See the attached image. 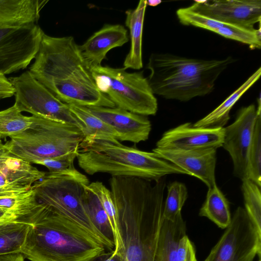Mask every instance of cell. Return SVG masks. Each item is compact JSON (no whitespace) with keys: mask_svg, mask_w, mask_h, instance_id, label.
<instances>
[{"mask_svg":"<svg viewBox=\"0 0 261 261\" xmlns=\"http://www.w3.org/2000/svg\"><path fill=\"white\" fill-rule=\"evenodd\" d=\"M29 221L21 253L31 261H92L108 251L84 228L41 203Z\"/></svg>","mask_w":261,"mask_h":261,"instance_id":"3","label":"cell"},{"mask_svg":"<svg viewBox=\"0 0 261 261\" xmlns=\"http://www.w3.org/2000/svg\"><path fill=\"white\" fill-rule=\"evenodd\" d=\"M30 215H25L17 212L0 208V225L19 219H24Z\"/></svg>","mask_w":261,"mask_h":261,"instance_id":"35","label":"cell"},{"mask_svg":"<svg viewBox=\"0 0 261 261\" xmlns=\"http://www.w3.org/2000/svg\"><path fill=\"white\" fill-rule=\"evenodd\" d=\"M30 215L0 225V255L21 253L31 226Z\"/></svg>","mask_w":261,"mask_h":261,"instance_id":"25","label":"cell"},{"mask_svg":"<svg viewBox=\"0 0 261 261\" xmlns=\"http://www.w3.org/2000/svg\"><path fill=\"white\" fill-rule=\"evenodd\" d=\"M179 22L184 25H193L216 33L226 23L193 12L187 8H182L176 11Z\"/></svg>","mask_w":261,"mask_h":261,"instance_id":"32","label":"cell"},{"mask_svg":"<svg viewBox=\"0 0 261 261\" xmlns=\"http://www.w3.org/2000/svg\"><path fill=\"white\" fill-rule=\"evenodd\" d=\"M159 158L183 169L203 181L208 189L217 185L215 178L217 149L197 150L152 149Z\"/></svg>","mask_w":261,"mask_h":261,"instance_id":"15","label":"cell"},{"mask_svg":"<svg viewBox=\"0 0 261 261\" xmlns=\"http://www.w3.org/2000/svg\"><path fill=\"white\" fill-rule=\"evenodd\" d=\"M83 200L93 224L104 237L114 244L109 218L101 204L93 182L85 187Z\"/></svg>","mask_w":261,"mask_h":261,"instance_id":"26","label":"cell"},{"mask_svg":"<svg viewBox=\"0 0 261 261\" xmlns=\"http://www.w3.org/2000/svg\"><path fill=\"white\" fill-rule=\"evenodd\" d=\"M24 131L5 143L10 154L31 164L78 154L84 137L76 126L37 115Z\"/></svg>","mask_w":261,"mask_h":261,"instance_id":"6","label":"cell"},{"mask_svg":"<svg viewBox=\"0 0 261 261\" xmlns=\"http://www.w3.org/2000/svg\"><path fill=\"white\" fill-rule=\"evenodd\" d=\"M11 156L8 149L0 138V168L5 164L6 161Z\"/></svg>","mask_w":261,"mask_h":261,"instance_id":"37","label":"cell"},{"mask_svg":"<svg viewBox=\"0 0 261 261\" xmlns=\"http://www.w3.org/2000/svg\"><path fill=\"white\" fill-rule=\"evenodd\" d=\"M261 255V232L245 208L238 207L220 239L203 261H253Z\"/></svg>","mask_w":261,"mask_h":261,"instance_id":"9","label":"cell"},{"mask_svg":"<svg viewBox=\"0 0 261 261\" xmlns=\"http://www.w3.org/2000/svg\"><path fill=\"white\" fill-rule=\"evenodd\" d=\"M258 261H260V260L259 259Z\"/></svg>","mask_w":261,"mask_h":261,"instance_id":"40","label":"cell"},{"mask_svg":"<svg viewBox=\"0 0 261 261\" xmlns=\"http://www.w3.org/2000/svg\"><path fill=\"white\" fill-rule=\"evenodd\" d=\"M101 204L109 219L113 233L115 253H118L122 248V243L119 230V222L116 206L111 191L101 182H93Z\"/></svg>","mask_w":261,"mask_h":261,"instance_id":"29","label":"cell"},{"mask_svg":"<svg viewBox=\"0 0 261 261\" xmlns=\"http://www.w3.org/2000/svg\"><path fill=\"white\" fill-rule=\"evenodd\" d=\"M177 258V261H198L194 245L187 234L179 241Z\"/></svg>","mask_w":261,"mask_h":261,"instance_id":"34","label":"cell"},{"mask_svg":"<svg viewBox=\"0 0 261 261\" xmlns=\"http://www.w3.org/2000/svg\"><path fill=\"white\" fill-rule=\"evenodd\" d=\"M45 174L31 163L11 155L0 168V189L14 194L23 193Z\"/></svg>","mask_w":261,"mask_h":261,"instance_id":"18","label":"cell"},{"mask_svg":"<svg viewBox=\"0 0 261 261\" xmlns=\"http://www.w3.org/2000/svg\"><path fill=\"white\" fill-rule=\"evenodd\" d=\"M48 1L0 0V24L37 23Z\"/></svg>","mask_w":261,"mask_h":261,"instance_id":"20","label":"cell"},{"mask_svg":"<svg viewBox=\"0 0 261 261\" xmlns=\"http://www.w3.org/2000/svg\"><path fill=\"white\" fill-rule=\"evenodd\" d=\"M89 184L87 177L76 169L60 173H46L33 185L37 200L53 213L79 225L108 251L114 244L108 240L93 224L84 206L83 194Z\"/></svg>","mask_w":261,"mask_h":261,"instance_id":"7","label":"cell"},{"mask_svg":"<svg viewBox=\"0 0 261 261\" xmlns=\"http://www.w3.org/2000/svg\"><path fill=\"white\" fill-rule=\"evenodd\" d=\"M13 87L6 75L0 74V98H8L14 95Z\"/></svg>","mask_w":261,"mask_h":261,"instance_id":"36","label":"cell"},{"mask_svg":"<svg viewBox=\"0 0 261 261\" xmlns=\"http://www.w3.org/2000/svg\"><path fill=\"white\" fill-rule=\"evenodd\" d=\"M34 116L23 115L14 105L0 111V138L11 137L30 127Z\"/></svg>","mask_w":261,"mask_h":261,"instance_id":"27","label":"cell"},{"mask_svg":"<svg viewBox=\"0 0 261 261\" xmlns=\"http://www.w3.org/2000/svg\"><path fill=\"white\" fill-rule=\"evenodd\" d=\"M76 158L80 168L89 175L107 173L112 176L134 177L155 181L168 174H188L183 169L159 158L153 152L124 146L117 140L83 139Z\"/></svg>","mask_w":261,"mask_h":261,"instance_id":"5","label":"cell"},{"mask_svg":"<svg viewBox=\"0 0 261 261\" xmlns=\"http://www.w3.org/2000/svg\"><path fill=\"white\" fill-rule=\"evenodd\" d=\"M260 75L261 68L259 67L221 104L193 124V126L204 128L223 127L229 119V113L231 108L241 96L259 80Z\"/></svg>","mask_w":261,"mask_h":261,"instance_id":"22","label":"cell"},{"mask_svg":"<svg viewBox=\"0 0 261 261\" xmlns=\"http://www.w3.org/2000/svg\"><path fill=\"white\" fill-rule=\"evenodd\" d=\"M162 3L161 1L159 0H148L146 1V4L147 6H156Z\"/></svg>","mask_w":261,"mask_h":261,"instance_id":"39","label":"cell"},{"mask_svg":"<svg viewBox=\"0 0 261 261\" xmlns=\"http://www.w3.org/2000/svg\"><path fill=\"white\" fill-rule=\"evenodd\" d=\"M43 33L37 23L0 24V74L27 68L39 50Z\"/></svg>","mask_w":261,"mask_h":261,"instance_id":"10","label":"cell"},{"mask_svg":"<svg viewBox=\"0 0 261 261\" xmlns=\"http://www.w3.org/2000/svg\"><path fill=\"white\" fill-rule=\"evenodd\" d=\"M168 193L163 207V218L173 221L181 213V210L188 198V190L182 182L174 181L167 187Z\"/></svg>","mask_w":261,"mask_h":261,"instance_id":"31","label":"cell"},{"mask_svg":"<svg viewBox=\"0 0 261 261\" xmlns=\"http://www.w3.org/2000/svg\"><path fill=\"white\" fill-rule=\"evenodd\" d=\"M224 135V127H197L187 122L165 132L156 142V148L180 150L217 149L222 146Z\"/></svg>","mask_w":261,"mask_h":261,"instance_id":"14","label":"cell"},{"mask_svg":"<svg viewBox=\"0 0 261 261\" xmlns=\"http://www.w3.org/2000/svg\"><path fill=\"white\" fill-rule=\"evenodd\" d=\"M241 187L245 210L258 230L261 232V193L260 187L252 181L245 178Z\"/></svg>","mask_w":261,"mask_h":261,"instance_id":"30","label":"cell"},{"mask_svg":"<svg viewBox=\"0 0 261 261\" xmlns=\"http://www.w3.org/2000/svg\"><path fill=\"white\" fill-rule=\"evenodd\" d=\"M260 105L252 104L242 108L235 121L224 128L222 147L229 153L233 164V174L241 180L246 178L248 156L254 126Z\"/></svg>","mask_w":261,"mask_h":261,"instance_id":"12","label":"cell"},{"mask_svg":"<svg viewBox=\"0 0 261 261\" xmlns=\"http://www.w3.org/2000/svg\"><path fill=\"white\" fill-rule=\"evenodd\" d=\"M147 6L146 1L141 0L135 9L125 12V23L129 30L130 38V50L123 62L125 69L139 70L143 67L142 35Z\"/></svg>","mask_w":261,"mask_h":261,"instance_id":"19","label":"cell"},{"mask_svg":"<svg viewBox=\"0 0 261 261\" xmlns=\"http://www.w3.org/2000/svg\"><path fill=\"white\" fill-rule=\"evenodd\" d=\"M199 215L207 218L221 229H226L229 225L231 216L228 201L217 185L208 189Z\"/></svg>","mask_w":261,"mask_h":261,"instance_id":"24","label":"cell"},{"mask_svg":"<svg viewBox=\"0 0 261 261\" xmlns=\"http://www.w3.org/2000/svg\"><path fill=\"white\" fill-rule=\"evenodd\" d=\"M78 154H73L57 159H45L36 164L46 167L50 173H60L75 169L73 161Z\"/></svg>","mask_w":261,"mask_h":261,"instance_id":"33","label":"cell"},{"mask_svg":"<svg viewBox=\"0 0 261 261\" xmlns=\"http://www.w3.org/2000/svg\"><path fill=\"white\" fill-rule=\"evenodd\" d=\"M87 108L116 132L118 141L137 143L146 141L149 137L151 125L145 116L116 107Z\"/></svg>","mask_w":261,"mask_h":261,"instance_id":"16","label":"cell"},{"mask_svg":"<svg viewBox=\"0 0 261 261\" xmlns=\"http://www.w3.org/2000/svg\"><path fill=\"white\" fill-rule=\"evenodd\" d=\"M128 41L127 31L123 25L107 24L79 45V48L84 61L91 71L101 65L111 49L121 46Z\"/></svg>","mask_w":261,"mask_h":261,"instance_id":"17","label":"cell"},{"mask_svg":"<svg viewBox=\"0 0 261 261\" xmlns=\"http://www.w3.org/2000/svg\"><path fill=\"white\" fill-rule=\"evenodd\" d=\"M0 261H24V256L21 253L2 255Z\"/></svg>","mask_w":261,"mask_h":261,"instance_id":"38","label":"cell"},{"mask_svg":"<svg viewBox=\"0 0 261 261\" xmlns=\"http://www.w3.org/2000/svg\"><path fill=\"white\" fill-rule=\"evenodd\" d=\"M8 79L15 91L14 105L21 113L39 115L77 126L68 105L57 98L29 70Z\"/></svg>","mask_w":261,"mask_h":261,"instance_id":"11","label":"cell"},{"mask_svg":"<svg viewBox=\"0 0 261 261\" xmlns=\"http://www.w3.org/2000/svg\"><path fill=\"white\" fill-rule=\"evenodd\" d=\"M186 223L181 213L173 221L163 219L154 261H177L179 241L186 235Z\"/></svg>","mask_w":261,"mask_h":261,"instance_id":"21","label":"cell"},{"mask_svg":"<svg viewBox=\"0 0 261 261\" xmlns=\"http://www.w3.org/2000/svg\"><path fill=\"white\" fill-rule=\"evenodd\" d=\"M231 57L202 60L169 53H152L147 68L154 94L166 99L187 101L208 94L220 74L235 62Z\"/></svg>","mask_w":261,"mask_h":261,"instance_id":"4","label":"cell"},{"mask_svg":"<svg viewBox=\"0 0 261 261\" xmlns=\"http://www.w3.org/2000/svg\"><path fill=\"white\" fill-rule=\"evenodd\" d=\"M29 71L65 103L115 107L97 88L72 36L53 37L44 32L39 50Z\"/></svg>","mask_w":261,"mask_h":261,"instance_id":"2","label":"cell"},{"mask_svg":"<svg viewBox=\"0 0 261 261\" xmlns=\"http://www.w3.org/2000/svg\"><path fill=\"white\" fill-rule=\"evenodd\" d=\"M246 178L261 186V114H258L248 156Z\"/></svg>","mask_w":261,"mask_h":261,"instance_id":"28","label":"cell"},{"mask_svg":"<svg viewBox=\"0 0 261 261\" xmlns=\"http://www.w3.org/2000/svg\"><path fill=\"white\" fill-rule=\"evenodd\" d=\"M98 89L115 107L143 115H154L157 100L143 71L128 72L124 68L101 65L91 70Z\"/></svg>","mask_w":261,"mask_h":261,"instance_id":"8","label":"cell"},{"mask_svg":"<svg viewBox=\"0 0 261 261\" xmlns=\"http://www.w3.org/2000/svg\"><path fill=\"white\" fill-rule=\"evenodd\" d=\"M190 10L215 20L249 30L261 20L260 0L195 1Z\"/></svg>","mask_w":261,"mask_h":261,"instance_id":"13","label":"cell"},{"mask_svg":"<svg viewBox=\"0 0 261 261\" xmlns=\"http://www.w3.org/2000/svg\"><path fill=\"white\" fill-rule=\"evenodd\" d=\"M122 243L120 261H154L163 221L165 178L125 176L110 179Z\"/></svg>","mask_w":261,"mask_h":261,"instance_id":"1","label":"cell"},{"mask_svg":"<svg viewBox=\"0 0 261 261\" xmlns=\"http://www.w3.org/2000/svg\"><path fill=\"white\" fill-rule=\"evenodd\" d=\"M84 139L118 140L116 132L108 124L90 112L86 107L68 105Z\"/></svg>","mask_w":261,"mask_h":261,"instance_id":"23","label":"cell"}]
</instances>
